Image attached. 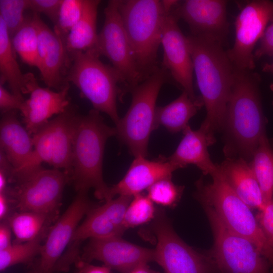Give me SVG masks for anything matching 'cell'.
I'll return each mask as SVG.
<instances>
[{
  "label": "cell",
  "instance_id": "cell-35",
  "mask_svg": "<svg viewBox=\"0 0 273 273\" xmlns=\"http://www.w3.org/2000/svg\"><path fill=\"white\" fill-rule=\"evenodd\" d=\"M29 8V0H0V18L11 37L24 22V13Z\"/></svg>",
  "mask_w": 273,
  "mask_h": 273
},
{
  "label": "cell",
  "instance_id": "cell-37",
  "mask_svg": "<svg viewBox=\"0 0 273 273\" xmlns=\"http://www.w3.org/2000/svg\"><path fill=\"white\" fill-rule=\"evenodd\" d=\"M256 218L268 243L273 248V198L259 211Z\"/></svg>",
  "mask_w": 273,
  "mask_h": 273
},
{
  "label": "cell",
  "instance_id": "cell-29",
  "mask_svg": "<svg viewBox=\"0 0 273 273\" xmlns=\"http://www.w3.org/2000/svg\"><path fill=\"white\" fill-rule=\"evenodd\" d=\"M54 217L32 211H20L10 215L7 221L16 243L34 240L48 231V224Z\"/></svg>",
  "mask_w": 273,
  "mask_h": 273
},
{
  "label": "cell",
  "instance_id": "cell-14",
  "mask_svg": "<svg viewBox=\"0 0 273 273\" xmlns=\"http://www.w3.org/2000/svg\"><path fill=\"white\" fill-rule=\"evenodd\" d=\"M272 21L273 1H250L242 7L235 23L234 45L226 51L234 67L251 71L254 69V47L268 22Z\"/></svg>",
  "mask_w": 273,
  "mask_h": 273
},
{
  "label": "cell",
  "instance_id": "cell-17",
  "mask_svg": "<svg viewBox=\"0 0 273 273\" xmlns=\"http://www.w3.org/2000/svg\"><path fill=\"white\" fill-rule=\"evenodd\" d=\"M171 10L167 13L163 26L161 67L183 92L196 99L197 97L193 86L194 67L187 36L182 32L178 25V20Z\"/></svg>",
  "mask_w": 273,
  "mask_h": 273
},
{
  "label": "cell",
  "instance_id": "cell-25",
  "mask_svg": "<svg viewBox=\"0 0 273 273\" xmlns=\"http://www.w3.org/2000/svg\"><path fill=\"white\" fill-rule=\"evenodd\" d=\"M204 106L201 97L192 99L185 92L175 100L163 107H156L155 129L164 126L171 133H177L189 125V120Z\"/></svg>",
  "mask_w": 273,
  "mask_h": 273
},
{
  "label": "cell",
  "instance_id": "cell-18",
  "mask_svg": "<svg viewBox=\"0 0 273 273\" xmlns=\"http://www.w3.org/2000/svg\"><path fill=\"white\" fill-rule=\"evenodd\" d=\"M38 38L37 68L48 87L57 91L69 86L67 77L71 59L61 39L42 20L40 15L32 13Z\"/></svg>",
  "mask_w": 273,
  "mask_h": 273
},
{
  "label": "cell",
  "instance_id": "cell-41",
  "mask_svg": "<svg viewBox=\"0 0 273 273\" xmlns=\"http://www.w3.org/2000/svg\"><path fill=\"white\" fill-rule=\"evenodd\" d=\"M78 266L80 273H111V269L105 265H94L89 262L82 261L79 262Z\"/></svg>",
  "mask_w": 273,
  "mask_h": 273
},
{
  "label": "cell",
  "instance_id": "cell-33",
  "mask_svg": "<svg viewBox=\"0 0 273 273\" xmlns=\"http://www.w3.org/2000/svg\"><path fill=\"white\" fill-rule=\"evenodd\" d=\"M83 4L84 0H62L57 22L53 30L65 46L70 31L81 16Z\"/></svg>",
  "mask_w": 273,
  "mask_h": 273
},
{
  "label": "cell",
  "instance_id": "cell-39",
  "mask_svg": "<svg viewBox=\"0 0 273 273\" xmlns=\"http://www.w3.org/2000/svg\"><path fill=\"white\" fill-rule=\"evenodd\" d=\"M255 59L263 56H273V21L266 27L260 39L259 47L254 53Z\"/></svg>",
  "mask_w": 273,
  "mask_h": 273
},
{
  "label": "cell",
  "instance_id": "cell-44",
  "mask_svg": "<svg viewBox=\"0 0 273 273\" xmlns=\"http://www.w3.org/2000/svg\"><path fill=\"white\" fill-rule=\"evenodd\" d=\"M262 71L273 74V61L271 63L265 64L263 67Z\"/></svg>",
  "mask_w": 273,
  "mask_h": 273
},
{
  "label": "cell",
  "instance_id": "cell-1",
  "mask_svg": "<svg viewBox=\"0 0 273 273\" xmlns=\"http://www.w3.org/2000/svg\"><path fill=\"white\" fill-rule=\"evenodd\" d=\"M260 77L251 70L234 67L231 93L221 130L226 158L249 163L261 137L266 133L259 85Z\"/></svg>",
  "mask_w": 273,
  "mask_h": 273
},
{
  "label": "cell",
  "instance_id": "cell-12",
  "mask_svg": "<svg viewBox=\"0 0 273 273\" xmlns=\"http://www.w3.org/2000/svg\"><path fill=\"white\" fill-rule=\"evenodd\" d=\"M104 15V23L93 50L100 57L105 56L110 60L122 78L124 90L130 92L143 80L118 10V0L108 1Z\"/></svg>",
  "mask_w": 273,
  "mask_h": 273
},
{
  "label": "cell",
  "instance_id": "cell-8",
  "mask_svg": "<svg viewBox=\"0 0 273 273\" xmlns=\"http://www.w3.org/2000/svg\"><path fill=\"white\" fill-rule=\"evenodd\" d=\"M146 232L156 246L154 261L165 273H218L206 253H200L186 244L175 233L163 209L156 214Z\"/></svg>",
  "mask_w": 273,
  "mask_h": 273
},
{
  "label": "cell",
  "instance_id": "cell-15",
  "mask_svg": "<svg viewBox=\"0 0 273 273\" xmlns=\"http://www.w3.org/2000/svg\"><path fill=\"white\" fill-rule=\"evenodd\" d=\"M94 207L87 193L77 192L74 200L48 232L35 267L39 273H52L55 270L80 222Z\"/></svg>",
  "mask_w": 273,
  "mask_h": 273
},
{
  "label": "cell",
  "instance_id": "cell-21",
  "mask_svg": "<svg viewBox=\"0 0 273 273\" xmlns=\"http://www.w3.org/2000/svg\"><path fill=\"white\" fill-rule=\"evenodd\" d=\"M179 168L164 157L155 160L135 157L122 179L110 188L111 198L113 199L116 195L133 197L140 194L156 181L171 177L172 173Z\"/></svg>",
  "mask_w": 273,
  "mask_h": 273
},
{
  "label": "cell",
  "instance_id": "cell-20",
  "mask_svg": "<svg viewBox=\"0 0 273 273\" xmlns=\"http://www.w3.org/2000/svg\"><path fill=\"white\" fill-rule=\"evenodd\" d=\"M69 86L59 91L39 85L34 75L28 73L25 100L20 111L25 127L32 135L44 125L54 115L64 112L69 107L68 92Z\"/></svg>",
  "mask_w": 273,
  "mask_h": 273
},
{
  "label": "cell",
  "instance_id": "cell-2",
  "mask_svg": "<svg viewBox=\"0 0 273 273\" xmlns=\"http://www.w3.org/2000/svg\"><path fill=\"white\" fill-rule=\"evenodd\" d=\"M194 72L206 111L201 127L211 137L221 131L233 81L234 66L222 45L187 36Z\"/></svg>",
  "mask_w": 273,
  "mask_h": 273
},
{
  "label": "cell",
  "instance_id": "cell-26",
  "mask_svg": "<svg viewBox=\"0 0 273 273\" xmlns=\"http://www.w3.org/2000/svg\"><path fill=\"white\" fill-rule=\"evenodd\" d=\"M99 0H84L81 16L70 31L65 47L70 55L94 49L97 43V19Z\"/></svg>",
  "mask_w": 273,
  "mask_h": 273
},
{
  "label": "cell",
  "instance_id": "cell-19",
  "mask_svg": "<svg viewBox=\"0 0 273 273\" xmlns=\"http://www.w3.org/2000/svg\"><path fill=\"white\" fill-rule=\"evenodd\" d=\"M84 261H100L120 273H128L137 266L154 261V250L141 247L121 236L89 239L82 254Z\"/></svg>",
  "mask_w": 273,
  "mask_h": 273
},
{
  "label": "cell",
  "instance_id": "cell-31",
  "mask_svg": "<svg viewBox=\"0 0 273 273\" xmlns=\"http://www.w3.org/2000/svg\"><path fill=\"white\" fill-rule=\"evenodd\" d=\"M49 231L43 232L36 238L26 242L13 244L6 249L0 251V270L4 271L13 265L31 262L39 255L42 241Z\"/></svg>",
  "mask_w": 273,
  "mask_h": 273
},
{
  "label": "cell",
  "instance_id": "cell-23",
  "mask_svg": "<svg viewBox=\"0 0 273 273\" xmlns=\"http://www.w3.org/2000/svg\"><path fill=\"white\" fill-rule=\"evenodd\" d=\"M183 131V139L168 160L179 168L195 165L204 174L211 175L217 170V164L212 162L208 147L215 143V138L209 136L201 126L194 130L189 125Z\"/></svg>",
  "mask_w": 273,
  "mask_h": 273
},
{
  "label": "cell",
  "instance_id": "cell-28",
  "mask_svg": "<svg viewBox=\"0 0 273 273\" xmlns=\"http://www.w3.org/2000/svg\"><path fill=\"white\" fill-rule=\"evenodd\" d=\"M249 164L267 203L273 198V145L266 133L261 137Z\"/></svg>",
  "mask_w": 273,
  "mask_h": 273
},
{
  "label": "cell",
  "instance_id": "cell-38",
  "mask_svg": "<svg viewBox=\"0 0 273 273\" xmlns=\"http://www.w3.org/2000/svg\"><path fill=\"white\" fill-rule=\"evenodd\" d=\"M0 83V109L3 114L20 110L24 101L23 97L17 96L8 91Z\"/></svg>",
  "mask_w": 273,
  "mask_h": 273
},
{
  "label": "cell",
  "instance_id": "cell-11",
  "mask_svg": "<svg viewBox=\"0 0 273 273\" xmlns=\"http://www.w3.org/2000/svg\"><path fill=\"white\" fill-rule=\"evenodd\" d=\"M11 196L20 211H32L55 217L63 192L70 181L66 172L41 166L15 180Z\"/></svg>",
  "mask_w": 273,
  "mask_h": 273
},
{
  "label": "cell",
  "instance_id": "cell-22",
  "mask_svg": "<svg viewBox=\"0 0 273 273\" xmlns=\"http://www.w3.org/2000/svg\"><path fill=\"white\" fill-rule=\"evenodd\" d=\"M1 151L13 167L11 178L24 171L33 156L32 135L18 120L16 111L3 113L0 124Z\"/></svg>",
  "mask_w": 273,
  "mask_h": 273
},
{
  "label": "cell",
  "instance_id": "cell-4",
  "mask_svg": "<svg viewBox=\"0 0 273 273\" xmlns=\"http://www.w3.org/2000/svg\"><path fill=\"white\" fill-rule=\"evenodd\" d=\"M176 1L118 0V10L138 71L144 80L156 71L167 13Z\"/></svg>",
  "mask_w": 273,
  "mask_h": 273
},
{
  "label": "cell",
  "instance_id": "cell-32",
  "mask_svg": "<svg viewBox=\"0 0 273 273\" xmlns=\"http://www.w3.org/2000/svg\"><path fill=\"white\" fill-rule=\"evenodd\" d=\"M156 209L147 196L139 194L133 196L125 212L124 227L127 230L153 220Z\"/></svg>",
  "mask_w": 273,
  "mask_h": 273
},
{
  "label": "cell",
  "instance_id": "cell-45",
  "mask_svg": "<svg viewBox=\"0 0 273 273\" xmlns=\"http://www.w3.org/2000/svg\"><path fill=\"white\" fill-rule=\"evenodd\" d=\"M27 273H39L38 272V271L37 270V269L35 268V267H34V268H33L32 269H31V270H30L29 272H28Z\"/></svg>",
  "mask_w": 273,
  "mask_h": 273
},
{
  "label": "cell",
  "instance_id": "cell-24",
  "mask_svg": "<svg viewBox=\"0 0 273 273\" xmlns=\"http://www.w3.org/2000/svg\"><path fill=\"white\" fill-rule=\"evenodd\" d=\"M218 167L233 191L251 209L259 211L264 208L265 200L248 162L241 158H226Z\"/></svg>",
  "mask_w": 273,
  "mask_h": 273
},
{
  "label": "cell",
  "instance_id": "cell-40",
  "mask_svg": "<svg viewBox=\"0 0 273 273\" xmlns=\"http://www.w3.org/2000/svg\"><path fill=\"white\" fill-rule=\"evenodd\" d=\"M11 229L7 220H3L0 225V251L7 249L13 244Z\"/></svg>",
  "mask_w": 273,
  "mask_h": 273
},
{
  "label": "cell",
  "instance_id": "cell-6",
  "mask_svg": "<svg viewBox=\"0 0 273 273\" xmlns=\"http://www.w3.org/2000/svg\"><path fill=\"white\" fill-rule=\"evenodd\" d=\"M70 57L68 82L76 85L94 109L105 113L117 124L120 120L117 99L122 93L119 84L123 85L119 73L112 66L103 63L94 50L76 52Z\"/></svg>",
  "mask_w": 273,
  "mask_h": 273
},
{
  "label": "cell",
  "instance_id": "cell-36",
  "mask_svg": "<svg viewBox=\"0 0 273 273\" xmlns=\"http://www.w3.org/2000/svg\"><path fill=\"white\" fill-rule=\"evenodd\" d=\"M62 0H29V8L33 13L42 14L55 25Z\"/></svg>",
  "mask_w": 273,
  "mask_h": 273
},
{
  "label": "cell",
  "instance_id": "cell-13",
  "mask_svg": "<svg viewBox=\"0 0 273 273\" xmlns=\"http://www.w3.org/2000/svg\"><path fill=\"white\" fill-rule=\"evenodd\" d=\"M132 197L118 196L91 209L75 231L65 254L59 260L60 265L67 269L77 258L81 243L87 239L122 236L126 230L125 212Z\"/></svg>",
  "mask_w": 273,
  "mask_h": 273
},
{
  "label": "cell",
  "instance_id": "cell-27",
  "mask_svg": "<svg viewBox=\"0 0 273 273\" xmlns=\"http://www.w3.org/2000/svg\"><path fill=\"white\" fill-rule=\"evenodd\" d=\"M15 54L8 30L0 18V83L7 82L11 93L23 97L26 93L28 73H22Z\"/></svg>",
  "mask_w": 273,
  "mask_h": 273
},
{
  "label": "cell",
  "instance_id": "cell-3",
  "mask_svg": "<svg viewBox=\"0 0 273 273\" xmlns=\"http://www.w3.org/2000/svg\"><path fill=\"white\" fill-rule=\"evenodd\" d=\"M115 127L107 125L100 112L93 109L79 115L73 141L70 180L77 192L92 189L95 197L112 199L110 188L103 175V162L107 140L116 135Z\"/></svg>",
  "mask_w": 273,
  "mask_h": 273
},
{
  "label": "cell",
  "instance_id": "cell-7",
  "mask_svg": "<svg viewBox=\"0 0 273 273\" xmlns=\"http://www.w3.org/2000/svg\"><path fill=\"white\" fill-rule=\"evenodd\" d=\"M168 74L161 67L130 92L132 99L125 116L116 124V136L135 157H146L149 138L155 129L156 103Z\"/></svg>",
  "mask_w": 273,
  "mask_h": 273
},
{
  "label": "cell",
  "instance_id": "cell-9",
  "mask_svg": "<svg viewBox=\"0 0 273 273\" xmlns=\"http://www.w3.org/2000/svg\"><path fill=\"white\" fill-rule=\"evenodd\" d=\"M202 206L214 238L206 253L218 273H272L269 262L253 243L229 230L211 207Z\"/></svg>",
  "mask_w": 273,
  "mask_h": 273
},
{
  "label": "cell",
  "instance_id": "cell-10",
  "mask_svg": "<svg viewBox=\"0 0 273 273\" xmlns=\"http://www.w3.org/2000/svg\"><path fill=\"white\" fill-rule=\"evenodd\" d=\"M78 117L75 108L69 106L32 135L33 156L23 174L46 163L70 176L73 141Z\"/></svg>",
  "mask_w": 273,
  "mask_h": 273
},
{
  "label": "cell",
  "instance_id": "cell-16",
  "mask_svg": "<svg viewBox=\"0 0 273 273\" xmlns=\"http://www.w3.org/2000/svg\"><path fill=\"white\" fill-rule=\"evenodd\" d=\"M227 3L223 0L177 1L171 12L178 20L186 22L191 35L222 45L229 31Z\"/></svg>",
  "mask_w": 273,
  "mask_h": 273
},
{
  "label": "cell",
  "instance_id": "cell-30",
  "mask_svg": "<svg viewBox=\"0 0 273 273\" xmlns=\"http://www.w3.org/2000/svg\"><path fill=\"white\" fill-rule=\"evenodd\" d=\"M13 50L29 66L37 67L38 38L32 16L26 17L21 26L11 37Z\"/></svg>",
  "mask_w": 273,
  "mask_h": 273
},
{
  "label": "cell",
  "instance_id": "cell-42",
  "mask_svg": "<svg viewBox=\"0 0 273 273\" xmlns=\"http://www.w3.org/2000/svg\"><path fill=\"white\" fill-rule=\"evenodd\" d=\"M9 202L6 192L0 193V219L2 220H5L8 215Z\"/></svg>",
  "mask_w": 273,
  "mask_h": 273
},
{
  "label": "cell",
  "instance_id": "cell-43",
  "mask_svg": "<svg viewBox=\"0 0 273 273\" xmlns=\"http://www.w3.org/2000/svg\"><path fill=\"white\" fill-rule=\"evenodd\" d=\"M128 273H160L159 272L151 269L148 264L140 265Z\"/></svg>",
  "mask_w": 273,
  "mask_h": 273
},
{
  "label": "cell",
  "instance_id": "cell-46",
  "mask_svg": "<svg viewBox=\"0 0 273 273\" xmlns=\"http://www.w3.org/2000/svg\"><path fill=\"white\" fill-rule=\"evenodd\" d=\"M270 89L273 92V83L270 85ZM273 104V102H272Z\"/></svg>",
  "mask_w": 273,
  "mask_h": 273
},
{
  "label": "cell",
  "instance_id": "cell-5",
  "mask_svg": "<svg viewBox=\"0 0 273 273\" xmlns=\"http://www.w3.org/2000/svg\"><path fill=\"white\" fill-rule=\"evenodd\" d=\"M212 181L202 178L196 183L195 197L202 206L215 211L232 232L249 240L269 262L273 273V248L268 243L251 209L235 194L228 184L218 165L211 175Z\"/></svg>",
  "mask_w": 273,
  "mask_h": 273
},
{
  "label": "cell",
  "instance_id": "cell-34",
  "mask_svg": "<svg viewBox=\"0 0 273 273\" xmlns=\"http://www.w3.org/2000/svg\"><path fill=\"white\" fill-rule=\"evenodd\" d=\"M184 186L175 184L171 177L160 179L148 189L147 196L153 202L162 206L173 208L179 201Z\"/></svg>",
  "mask_w": 273,
  "mask_h": 273
},
{
  "label": "cell",
  "instance_id": "cell-47",
  "mask_svg": "<svg viewBox=\"0 0 273 273\" xmlns=\"http://www.w3.org/2000/svg\"><path fill=\"white\" fill-rule=\"evenodd\" d=\"M75 273H80L79 270H78L77 271H76Z\"/></svg>",
  "mask_w": 273,
  "mask_h": 273
}]
</instances>
